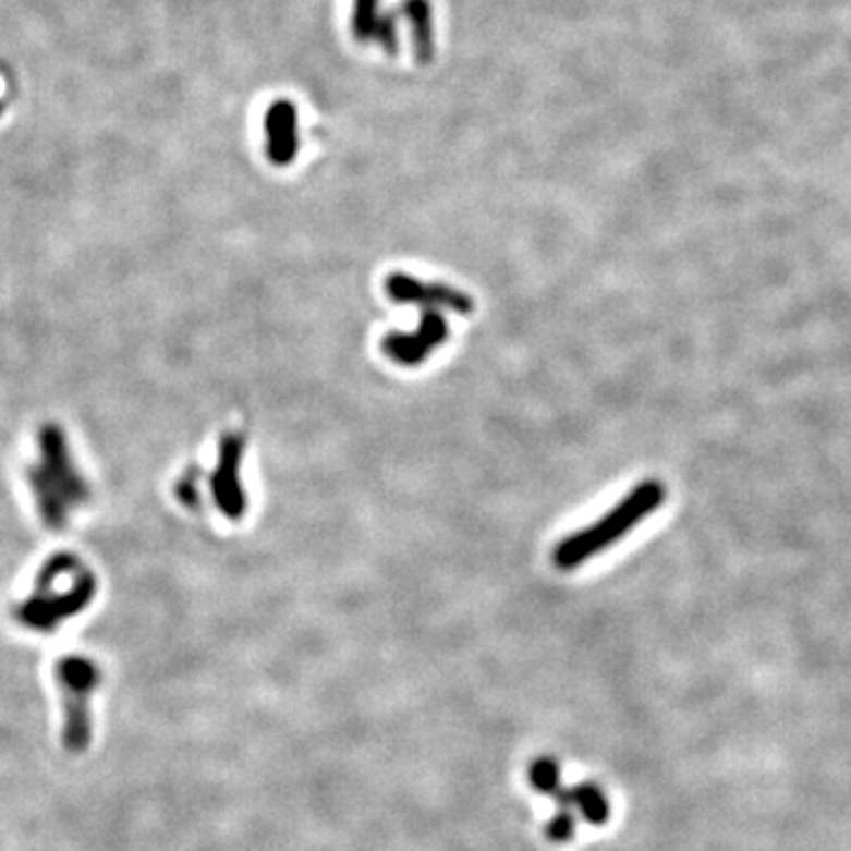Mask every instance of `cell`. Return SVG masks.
I'll use <instances>...</instances> for the list:
<instances>
[{
	"mask_svg": "<svg viewBox=\"0 0 851 851\" xmlns=\"http://www.w3.org/2000/svg\"><path fill=\"white\" fill-rule=\"evenodd\" d=\"M97 594V578L74 554H58L40 566L32 594L15 606V620L32 632H54L86 610Z\"/></svg>",
	"mask_w": 851,
	"mask_h": 851,
	"instance_id": "1",
	"label": "cell"
},
{
	"mask_svg": "<svg viewBox=\"0 0 851 851\" xmlns=\"http://www.w3.org/2000/svg\"><path fill=\"white\" fill-rule=\"evenodd\" d=\"M29 485L40 519L48 527H64L90 499V485L81 476L64 430L54 424L40 428Z\"/></svg>",
	"mask_w": 851,
	"mask_h": 851,
	"instance_id": "2",
	"label": "cell"
},
{
	"mask_svg": "<svg viewBox=\"0 0 851 851\" xmlns=\"http://www.w3.org/2000/svg\"><path fill=\"white\" fill-rule=\"evenodd\" d=\"M665 483L655 478L639 483L620 504L612 507L596 523L578 530L575 535L558 544L554 551V563L561 570H573L601 551H608V547L620 542L624 535H630L641 521H646L655 509L665 504Z\"/></svg>",
	"mask_w": 851,
	"mask_h": 851,
	"instance_id": "3",
	"label": "cell"
},
{
	"mask_svg": "<svg viewBox=\"0 0 851 851\" xmlns=\"http://www.w3.org/2000/svg\"><path fill=\"white\" fill-rule=\"evenodd\" d=\"M54 683L62 693L64 707V747L81 752L90 745V695L100 689L102 669L83 655H64L54 662Z\"/></svg>",
	"mask_w": 851,
	"mask_h": 851,
	"instance_id": "4",
	"label": "cell"
},
{
	"mask_svg": "<svg viewBox=\"0 0 851 851\" xmlns=\"http://www.w3.org/2000/svg\"><path fill=\"white\" fill-rule=\"evenodd\" d=\"M246 440L242 434H226L218 448V464L211 473V495L220 513L230 521H240L246 513L248 499L242 483V462H244Z\"/></svg>",
	"mask_w": 851,
	"mask_h": 851,
	"instance_id": "5",
	"label": "cell"
},
{
	"mask_svg": "<svg viewBox=\"0 0 851 851\" xmlns=\"http://www.w3.org/2000/svg\"><path fill=\"white\" fill-rule=\"evenodd\" d=\"M386 294L396 303L422 305L428 311H452L469 315L473 311V301L450 284L442 282H424L404 272H390L386 277Z\"/></svg>",
	"mask_w": 851,
	"mask_h": 851,
	"instance_id": "6",
	"label": "cell"
},
{
	"mask_svg": "<svg viewBox=\"0 0 851 851\" xmlns=\"http://www.w3.org/2000/svg\"><path fill=\"white\" fill-rule=\"evenodd\" d=\"M448 323L440 311H424L422 323L410 333L393 331L384 339V353L404 367L424 365L426 357L448 341Z\"/></svg>",
	"mask_w": 851,
	"mask_h": 851,
	"instance_id": "7",
	"label": "cell"
},
{
	"mask_svg": "<svg viewBox=\"0 0 851 851\" xmlns=\"http://www.w3.org/2000/svg\"><path fill=\"white\" fill-rule=\"evenodd\" d=\"M268 155L275 163H289L296 155L294 117L287 107L272 109L268 117Z\"/></svg>",
	"mask_w": 851,
	"mask_h": 851,
	"instance_id": "8",
	"label": "cell"
},
{
	"mask_svg": "<svg viewBox=\"0 0 851 851\" xmlns=\"http://www.w3.org/2000/svg\"><path fill=\"white\" fill-rule=\"evenodd\" d=\"M573 792V806L580 809L584 820H589L592 826H604L610 818V804L604 790L594 783H584L578 788H570Z\"/></svg>",
	"mask_w": 851,
	"mask_h": 851,
	"instance_id": "9",
	"label": "cell"
},
{
	"mask_svg": "<svg viewBox=\"0 0 851 851\" xmlns=\"http://www.w3.org/2000/svg\"><path fill=\"white\" fill-rule=\"evenodd\" d=\"M527 778H530V786H533L537 792L547 794V798H551V794L561 788V769H558L556 759L551 757H537L533 764H530Z\"/></svg>",
	"mask_w": 851,
	"mask_h": 851,
	"instance_id": "10",
	"label": "cell"
},
{
	"mask_svg": "<svg viewBox=\"0 0 851 851\" xmlns=\"http://www.w3.org/2000/svg\"><path fill=\"white\" fill-rule=\"evenodd\" d=\"M544 835H547V840L556 842V844H563V842H570L575 837V814L573 809H558V814L544 826Z\"/></svg>",
	"mask_w": 851,
	"mask_h": 851,
	"instance_id": "11",
	"label": "cell"
},
{
	"mask_svg": "<svg viewBox=\"0 0 851 851\" xmlns=\"http://www.w3.org/2000/svg\"><path fill=\"white\" fill-rule=\"evenodd\" d=\"M0 111H3V105H0Z\"/></svg>",
	"mask_w": 851,
	"mask_h": 851,
	"instance_id": "12",
	"label": "cell"
}]
</instances>
